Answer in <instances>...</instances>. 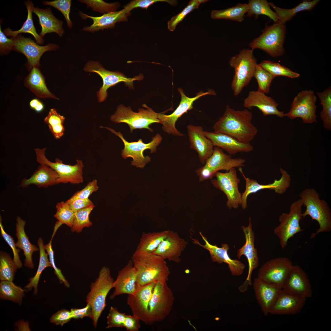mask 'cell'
I'll return each instance as SVG.
<instances>
[{"label": "cell", "mask_w": 331, "mask_h": 331, "mask_svg": "<svg viewBox=\"0 0 331 331\" xmlns=\"http://www.w3.org/2000/svg\"><path fill=\"white\" fill-rule=\"evenodd\" d=\"M252 118L253 114L248 110H235L227 105L213 128L215 132L229 135L242 143H250L257 132L252 123Z\"/></svg>", "instance_id": "6da1fadb"}, {"label": "cell", "mask_w": 331, "mask_h": 331, "mask_svg": "<svg viewBox=\"0 0 331 331\" xmlns=\"http://www.w3.org/2000/svg\"><path fill=\"white\" fill-rule=\"evenodd\" d=\"M131 260L136 271V283L144 285L168 280L169 269L165 260L160 256L135 250Z\"/></svg>", "instance_id": "7a4b0ae2"}, {"label": "cell", "mask_w": 331, "mask_h": 331, "mask_svg": "<svg viewBox=\"0 0 331 331\" xmlns=\"http://www.w3.org/2000/svg\"><path fill=\"white\" fill-rule=\"evenodd\" d=\"M303 204L306 207L302 217L310 216L312 220L318 223L319 228L317 231L312 234L310 238H312L321 232H329L331 231V211L327 203L320 200L319 195L313 188H306L299 194Z\"/></svg>", "instance_id": "3957f363"}, {"label": "cell", "mask_w": 331, "mask_h": 331, "mask_svg": "<svg viewBox=\"0 0 331 331\" xmlns=\"http://www.w3.org/2000/svg\"><path fill=\"white\" fill-rule=\"evenodd\" d=\"M253 51L251 49H243L230 59L229 64L234 71L231 86L235 96L239 94L253 77L257 63Z\"/></svg>", "instance_id": "277c9868"}, {"label": "cell", "mask_w": 331, "mask_h": 331, "mask_svg": "<svg viewBox=\"0 0 331 331\" xmlns=\"http://www.w3.org/2000/svg\"><path fill=\"white\" fill-rule=\"evenodd\" d=\"M114 281L109 269L104 266L101 269L98 278L91 284L90 291L87 296L86 302L91 307V319L95 328L106 306V298L109 292L113 288Z\"/></svg>", "instance_id": "5b68a950"}, {"label": "cell", "mask_w": 331, "mask_h": 331, "mask_svg": "<svg viewBox=\"0 0 331 331\" xmlns=\"http://www.w3.org/2000/svg\"><path fill=\"white\" fill-rule=\"evenodd\" d=\"M262 32L249 43L251 49H261L273 57L283 55L285 50L283 45L286 33L285 24L278 21L271 25H266Z\"/></svg>", "instance_id": "8992f818"}, {"label": "cell", "mask_w": 331, "mask_h": 331, "mask_svg": "<svg viewBox=\"0 0 331 331\" xmlns=\"http://www.w3.org/2000/svg\"><path fill=\"white\" fill-rule=\"evenodd\" d=\"M143 106L146 108H139L138 112H136L131 109L130 106L127 107L122 105H118L114 114L111 116L110 120L113 122L120 123H124L128 125L130 132L134 130L146 128L150 132L153 130L149 126L154 123H160L158 118L159 113L154 111L145 104Z\"/></svg>", "instance_id": "52a82bcc"}, {"label": "cell", "mask_w": 331, "mask_h": 331, "mask_svg": "<svg viewBox=\"0 0 331 331\" xmlns=\"http://www.w3.org/2000/svg\"><path fill=\"white\" fill-rule=\"evenodd\" d=\"M174 297L166 281L157 282L149 304L150 324L164 320L171 311Z\"/></svg>", "instance_id": "ba28073f"}, {"label": "cell", "mask_w": 331, "mask_h": 331, "mask_svg": "<svg viewBox=\"0 0 331 331\" xmlns=\"http://www.w3.org/2000/svg\"><path fill=\"white\" fill-rule=\"evenodd\" d=\"M102 127L106 128L121 139L124 145V148L122 150V157L125 159L128 157L132 158L133 161L131 162V164L137 167L143 168L147 163L151 161L150 157L143 155V151L149 149L150 150V153L155 152L157 147L162 140L161 135L157 134L152 138V141L148 143H144L141 139H139L137 142H129L124 139L121 132L116 131L111 127Z\"/></svg>", "instance_id": "9c48e42d"}, {"label": "cell", "mask_w": 331, "mask_h": 331, "mask_svg": "<svg viewBox=\"0 0 331 331\" xmlns=\"http://www.w3.org/2000/svg\"><path fill=\"white\" fill-rule=\"evenodd\" d=\"M46 148L35 149L37 162L40 164L49 166L57 172L59 175L57 184L70 183L79 184L83 182L84 166L81 160L77 159L76 163L74 165L65 164L59 158H56L55 162H53L46 158Z\"/></svg>", "instance_id": "30bf717a"}, {"label": "cell", "mask_w": 331, "mask_h": 331, "mask_svg": "<svg viewBox=\"0 0 331 331\" xmlns=\"http://www.w3.org/2000/svg\"><path fill=\"white\" fill-rule=\"evenodd\" d=\"M245 159L233 158L231 155L225 153L221 148L214 147L211 155L206 161L204 166L196 169L195 172L200 181L211 179L216 172L220 170L228 171L233 168L244 166Z\"/></svg>", "instance_id": "8fae6325"}, {"label": "cell", "mask_w": 331, "mask_h": 331, "mask_svg": "<svg viewBox=\"0 0 331 331\" xmlns=\"http://www.w3.org/2000/svg\"><path fill=\"white\" fill-rule=\"evenodd\" d=\"M303 202L301 199L292 203L288 213H283L279 217L280 224L274 230V233L279 238L282 249L287 246L288 240L297 233L303 231L299 225L302 219V207Z\"/></svg>", "instance_id": "7c38bea8"}, {"label": "cell", "mask_w": 331, "mask_h": 331, "mask_svg": "<svg viewBox=\"0 0 331 331\" xmlns=\"http://www.w3.org/2000/svg\"><path fill=\"white\" fill-rule=\"evenodd\" d=\"M84 69L85 71L97 74L102 79L103 86L97 92L98 100L100 102L104 101L107 97V90L109 88L119 82H123L126 85L132 89L133 87V81L141 80L143 78V75L141 74L132 78H127L120 72L112 71L106 69L100 62L95 61L87 62L85 65Z\"/></svg>", "instance_id": "4fadbf2b"}, {"label": "cell", "mask_w": 331, "mask_h": 331, "mask_svg": "<svg viewBox=\"0 0 331 331\" xmlns=\"http://www.w3.org/2000/svg\"><path fill=\"white\" fill-rule=\"evenodd\" d=\"M317 97L313 90H302L294 98L286 116L292 120L301 118L305 123H317Z\"/></svg>", "instance_id": "5bb4252c"}, {"label": "cell", "mask_w": 331, "mask_h": 331, "mask_svg": "<svg viewBox=\"0 0 331 331\" xmlns=\"http://www.w3.org/2000/svg\"><path fill=\"white\" fill-rule=\"evenodd\" d=\"M178 90L180 93L181 99L180 104L174 112L169 115H166L163 112L159 113L158 118L160 123L162 124V130L168 134L174 136H182L184 135L180 132L176 128L175 123L178 118L188 111L191 110L193 108V102L200 97L207 95H216L214 90L210 89L204 93L201 91L196 93V96L194 97H187L184 93L183 89L178 88Z\"/></svg>", "instance_id": "9a60e30c"}, {"label": "cell", "mask_w": 331, "mask_h": 331, "mask_svg": "<svg viewBox=\"0 0 331 331\" xmlns=\"http://www.w3.org/2000/svg\"><path fill=\"white\" fill-rule=\"evenodd\" d=\"M293 265L288 258L279 257L264 263L259 270L257 278L282 288Z\"/></svg>", "instance_id": "2e32d148"}, {"label": "cell", "mask_w": 331, "mask_h": 331, "mask_svg": "<svg viewBox=\"0 0 331 331\" xmlns=\"http://www.w3.org/2000/svg\"><path fill=\"white\" fill-rule=\"evenodd\" d=\"M214 177L215 178L211 180V183L226 195L228 200L227 206L230 209L238 208L242 203V194L238 190L240 180L235 168L225 173L218 172Z\"/></svg>", "instance_id": "e0dca14e"}, {"label": "cell", "mask_w": 331, "mask_h": 331, "mask_svg": "<svg viewBox=\"0 0 331 331\" xmlns=\"http://www.w3.org/2000/svg\"><path fill=\"white\" fill-rule=\"evenodd\" d=\"M157 282L144 285L136 283L134 293L128 295L127 304L133 315L146 324H149V304L154 287Z\"/></svg>", "instance_id": "ac0fdd59"}, {"label": "cell", "mask_w": 331, "mask_h": 331, "mask_svg": "<svg viewBox=\"0 0 331 331\" xmlns=\"http://www.w3.org/2000/svg\"><path fill=\"white\" fill-rule=\"evenodd\" d=\"M245 235V242L237 251V256L239 259L242 255L246 257L249 265L248 275L245 280L238 287L239 291L242 292L246 291L248 286L251 285V275L253 270L256 269L259 265V260L257 251L254 246V233L252 229L251 218L249 217V223L247 226H241Z\"/></svg>", "instance_id": "d6986e66"}, {"label": "cell", "mask_w": 331, "mask_h": 331, "mask_svg": "<svg viewBox=\"0 0 331 331\" xmlns=\"http://www.w3.org/2000/svg\"><path fill=\"white\" fill-rule=\"evenodd\" d=\"M199 234L204 241V245L201 244L199 241L191 238L193 244L200 245L209 252L211 259L214 262L218 264L224 263L227 264L231 274L234 276H238L243 273L245 268V265L241 261L232 259L229 257L228 251L230 248L227 244H223L221 247L210 244L207 238L201 232Z\"/></svg>", "instance_id": "ffe728a7"}, {"label": "cell", "mask_w": 331, "mask_h": 331, "mask_svg": "<svg viewBox=\"0 0 331 331\" xmlns=\"http://www.w3.org/2000/svg\"><path fill=\"white\" fill-rule=\"evenodd\" d=\"M11 37L14 42L13 50L23 54L31 67H38L40 65V59L45 52L55 50L59 48L58 45L54 44L40 46L30 38L25 37L20 34Z\"/></svg>", "instance_id": "44dd1931"}, {"label": "cell", "mask_w": 331, "mask_h": 331, "mask_svg": "<svg viewBox=\"0 0 331 331\" xmlns=\"http://www.w3.org/2000/svg\"><path fill=\"white\" fill-rule=\"evenodd\" d=\"M239 170L245 178L246 182L245 190L242 194L241 206L243 210L246 209L247 207V198L250 194L255 193L262 189H268L274 190L278 194H282L286 191L291 185L290 175L282 168L280 169L282 174L279 180L275 179L272 183L264 185L258 183L256 180L246 177L243 173L241 167L239 168Z\"/></svg>", "instance_id": "7402d4cb"}, {"label": "cell", "mask_w": 331, "mask_h": 331, "mask_svg": "<svg viewBox=\"0 0 331 331\" xmlns=\"http://www.w3.org/2000/svg\"><path fill=\"white\" fill-rule=\"evenodd\" d=\"M282 289L290 294L305 298H311L313 291L306 272L299 265H293Z\"/></svg>", "instance_id": "603a6c76"}, {"label": "cell", "mask_w": 331, "mask_h": 331, "mask_svg": "<svg viewBox=\"0 0 331 331\" xmlns=\"http://www.w3.org/2000/svg\"><path fill=\"white\" fill-rule=\"evenodd\" d=\"M187 244V242L181 238L177 232L169 230L167 237L152 253L178 263L181 261L180 256Z\"/></svg>", "instance_id": "cb8c5ba5"}, {"label": "cell", "mask_w": 331, "mask_h": 331, "mask_svg": "<svg viewBox=\"0 0 331 331\" xmlns=\"http://www.w3.org/2000/svg\"><path fill=\"white\" fill-rule=\"evenodd\" d=\"M243 105L250 109L253 107H257L264 116L273 115L280 118L286 116L284 112L278 110V104L272 98L258 90L249 91L244 99Z\"/></svg>", "instance_id": "d4e9b609"}, {"label": "cell", "mask_w": 331, "mask_h": 331, "mask_svg": "<svg viewBox=\"0 0 331 331\" xmlns=\"http://www.w3.org/2000/svg\"><path fill=\"white\" fill-rule=\"evenodd\" d=\"M80 17L83 19L90 18L93 21L90 26L83 28L82 30L91 33L99 30L113 29L116 23L127 21L130 13H127L124 9L119 11H115L103 14L100 16H92L79 11Z\"/></svg>", "instance_id": "484cf974"}, {"label": "cell", "mask_w": 331, "mask_h": 331, "mask_svg": "<svg viewBox=\"0 0 331 331\" xmlns=\"http://www.w3.org/2000/svg\"><path fill=\"white\" fill-rule=\"evenodd\" d=\"M187 129L190 147L197 153L200 162L204 165L213 154L214 146L211 141L204 135V131L201 126L189 124Z\"/></svg>", "instance_id": "4316f807"}, {"label": "cell", "mask_w": 331, "mask_h": 331, "mask_svg": "<svg viewBox=\"0 0 331 331\" xmlns=\"http://www.w3.org/2000/svg\"><path fill=\"white\" fill-rule=\"evenodd\" d=\"M306 298L287 293L282 289L270 309L272 314L293 315L300 312L306 304Z\"/></svg>", "instance_id": "83f0119b"}, {"label": "cell", "mask_w": 331, "mask_h": 331, "mask_svg": "<svg viewBox=\"0 0 331 331\" xmlns=\"http://www.w3.org/2000/svg\"><path fill=\"white\" fill-rule=\"evenodd\" d=\"M253 288L256 299L261 311L264 315H267L282 288L264 282L257 277L254 279Z\"/></svg>", "instance_id": "f1b7e54d"}, {"label": "cell", "mask_w": 331, "mask_h": 331, "mask_svg": "<svg viewBox=\"0 0 331 331\" xmlns=\"http://www.w3.org/2000/svg\"><path fill=\"white\" fill-rule=\"evenodd\" d=\"M204 135L212 142L213 146L226 151L230 155L238 153L250 152L253 150L250 143H245L237 140L227 134L215 132L204 131Z\"/></svg>", "instance_id": "f546056e"}, {"label": "cell", "mask_w": 331, "mask_h": 331, "mask_svg": "<svg viewBox=\"0 0 331 331\" xmlns=\"http://www.w3.org/2000/svg\"><path fill=\"white\" fill-rule=\"evenodd\" d=\"M136 272L131 260L119 272L113 284L115 290L110 296L113 299L116 296L123 294H133L136 289Z\"/></svg>", "instance_id": "4dcf8cb0"}, {"label": "cell", "mask_w": 331, "mask_h": 331, "mask_svg": "<svg viewBox=\"0 0 331 331\" xmlns=\"http://www.w3.org/2000/svg\"><path fill=\"white\" fill-rule=\"evenodd\" d=\"M58 178V173L53 169L47 165L40 164L29 178L22 180L20 186L25 188L33 184L38 187H48L57 184Z\"/></svg>", "instance_id": "1f68e13d"}, {"label": "cell", "mask_w": 331, "mask_h": 331, "mask_svg": "<svg viewBox=\"0 0 331 331\" xmlns=\"http://www.w3.org/2000/svg\"><path fill=\"white\" fill-rule=\"evenodd\" d=\"M32 12L39 18L41 31L39 35L42 37L47 33L55 32L59 36H62L64 33L62 21L58 19L52 13L50 8L41 9L34 7Z\"/></svg>", "instance_id": "d6a6232c"}, {"label": "cell", "mask_w": 331, "mask_h": 331, "mask_svg": "<svg viewBox=\"0 0 331 331\" xmlns=\"http://www.w3.org/2000/svg\"><path fill=\"white\" fill-rule=\"evenodd\" d=\"M25 221L18 216L16 223V235L17 241L16 245L17 247L23 251L25 257V265L30 268H33L34 266L32 259V254L34 252L37 251L39 249L30 242L25 231Z\"/></svg>", "instance_id": "836d02e7"}, {"label": "cell", "mask_w": 331, "mask_h": 331, "mask_svg": "<svg viewBox=\"0 0 331 331\" xmlns=\"http://www.w3.org/2000/svg\"><path fill=\"white\" fill-rule=\"evenodd\" d=\"M25 82L28 87L39 97L58 99L48 89L44 78L38 67H32Z\"/></svg>", "instance_id": "e575fe53"}, {"label": "cell", "mask_w": 331, "mask_h": 331, "mask_svg": "<svg viewBox=\"0 0 331 331\" xmlns=\"http://www.w3.org/2000/svg\"><path fill=\"white\" fill-rule=\"evenodd\" d=\"M169 230L158 232H143L136 251L152 253L167 237Z\"/></svg>", "instance_id": "d590c367"}, {"label": "cell", "mask_w": 331, "mask_h": 331, "mask_svg": "<svg viewBox=\"0 0 331 331\" xmlns=\"http://www.w3.org/2000/svg\"><path fill=\"white\" fill-rule=\"evenodd\" d=\"M319 0L304 1L294 8L290 9H283L278 7L271 2H269L270 7L275 11L279 21L285 24L290 20L297 13L303 11L312 10L319 2Z\"/></svg>", "instance_id": "8d00e7d4"}, {"label": "cell", "mask_w": 331, "mask_h": 331, "mask_svg": "<svg viewBox=\"0 0 331 331\" xmlns=\"http://www.w3.org/2000/svg\"><path fill=\"white\" fill-rule=\"evenodd\" d=\"M25 5L27 10L28 15L26 20L21 29L17 31H13L8 28L4 29V33L6 35L11 37H16L22 33H29L34 36L38 44H42L44 40L43 37L37 33L32 20V13L34 8L33 4L31 1L28 0L25 2Z\"/></svg>", "instance_id": "74e56055"}, {"label": "cell", "mask_w": 331, "mask_h": 331, "mask_svg": "<svg viewBox=\"0 0 331 331\" xmlns=\"http://www.w3.org/2000/svg\"><path fill=\"white\" fill-rule=\"evenodd\" d=\"M248 9V4L238 3L234 6L226 9L213 10L210 16L214 19H223L241 22L244 20L245 15Z\"/></svg>", "instance_id": "f35d334b"}, {"label": "cell", "mask_w": 331, "mask_h": 331, "mask_svg": "<svg viewBox=\"0 0 331 331\" xmlns=\"http://www.w3.org/2000/svg\"><path fill=\"white\" fill-rule=\"evenodd\" d=\"M38 245L40 252V259L38 268L35 276L30 279L29 282L25 287V288L29 289H32L33 287L34 289V294L35 295H36L37 293L38 285L42 272L46 268L51 267L48 259V254L45 251L43 241L40 237L38 238Z\"/></svg>", "instance_id": "ab89813d"}, {"label": "cell", "mask_w": 331, "mask_h": 331, "mask_svg": "<svg viewBox=\"0 0 331 331\" xmlns=\"http://www.w3.org/2000/svg\"><path fill=\"white\" fill-rule=\"evenodd\" d=\"M248 4V9L246 16L251 17L254 16L257 18L259 15H263L268 17L274 23L278 21L276 13L271 9L269 2L267 0H249Z\"/></svg>", "instance_id": "60d3db41"}, {"label": "cell", "mask_w": 331, "mask_h": 331, "mask_svg": "<svg viewBox=\"0 0 331 331\" xmlns=\"http://www.w3.org/2000/svg\"><path fill=\"white\" fill-rule=\"evenodd\" d=\"M1 281L0 283V297L3 299L13 301L20 305L24 296V290L12 282Z\"/></svg>", "instance_id": "b9f144b4"}, {"label": "cell", "mask_w": 331, "mask_h": 331, "mask_svg": "<svg viewBox=\"0 0 331 331\" xmlns=\"http://www.w3.org/2000/svg\"><path fill=\"white\" fill-rule=\"evenodd\" d=\"M317 95L319 98L322 106V109L320 113L324 127L326 129L331 130V87L324 89L322 92H317Z\"/></svg>", "instance_id": "7bdbcfd3"}, {"label": "cell", "mask_w": 331, "mask_h": 331, "mask_svg": "<svg viewBox=\"0 0 331 331\" xmlns=\"http://www.w3.org/2000/svg\"><path fill=\"white\" fill-rule=\"evenodd\" d=\"M65 117L60 115L56 110L50 109L48 115L45 118L44 121L48 126L49 130L56 139L60 138L63 135L65 129L63 124Z\"/></svg>", "instance_id": "ee69618b"}, {"label": "cell", "mask_w": 331, "mask_h": 331, "mask_svg": "<svg viewBox=\"0 0 331 331\" xmlns=\"http://www.w3.org/2000/svg\"><path fill=\"white\" fill-rule=\"evenodd\" d=\"M17 265L7 253L1 251L0 279L1 281H13L17 268Z\"/></svg>", "instance_id": "f6af8a7d"}, {"label": "cell", "mask_w": 331, "mask_h": 331, "mask_svg": "<svg viewBox=\"0 0 331 331\" xmlns=\"http://www.w3.org/2000/svg\"><path fill=\"white\" fill-rule=\"evenodd\" d=\"M260 66L276 77L284 76L291 78H297L300 75L280 63L269 60H263L259 63Z\"/></svg>", "instance_id": "bcb514c9"}, {"label": "cell", "mask_w": 331, "mask_h": 331, "mask_svg": "<svg viewBox=\"0 0 331 331\" xmlns=\"http://www.w3.org/2000/svg\"><path fill=\"white\" fill-rule=\"evenodd\" d=\"M94 207L93 205L75 212L73 223L71 227L72 232L79 233L84 228L88 227L92 225V223L89 219V215Z\"/></svg>", "instance_id": "7dc6e473"}, {"label": "cell", "mask_w": 331, "mask_h": 331, "mask_svg": "<svg viewBox=\"0 0 331 331\" xmlns=\"http://www.w3.org/2000/svg\"><path fill=\"white\" fill-rule=\"evenodd\" d=\"M253 77L257 82V90L265 94L269 93L272 82L276 76L257 64Z\"/></svg>", "instance_id": "c3c4849f"}, {"label": "cell", "mask_w": 331, "mask_h": 331, "mask_svg": "<svg viewBox=\"0 0 331 331\" xmlns=\"http://www.w3.org/2000/svg\"><path fill=\"white\" fill-rule=\"evenodd\" d=\"M56 212L54 217L61 224H65L71 227L74 218L75 212L66 202L61 201L56 205Z\"/></svg>", "instance_id": "681fc988"}, {"label": "cell", "mask_w": 331, "mask_h": 331, "mask_svg": "<svg viewBox=\"0 0 331 331\" xmlns=\"http://www.w3.org/2000/svg\"><path fill=\"white\" fill-rule=\"evenodd\" d=\"M78 1L86 4L87 8H91L93 11L103 14L117 11L120 5L118 2L108 3L101 0H79Z\"/></svg>", "instance_id": "f907efd6"}, {"label": "cell", "mask_w": 331, "mask_h": 331, "mask_svg": "<svg viewBox=\"0 0 331 331\" xmlns=\"http://www.w3.org/2000/svg\"><path fill=\"white\" fill-rule=\"evenodd\" d=\"M208 1L207 0H191L187 6L180 13L173 17L167 22V28L171 31H173L177 24L182 21L185 17L194 10L197 9L201 3Z\"/></svg>", "instance_id": "816d5d0a"}, {"label": "cell", "mask_w": 331, "mask_h": 331, "mask_svg": "<svg viewBox=\"0 0 331 331\" xmlns=\"http://www.w3.org/2000/svg\"><path fill=\"white\" fill-rule=\"evenodd\" d=\"M72 1L71 0H55L52 1H43L45 5H50L59 10L63 15L69 29H71L73 23L70 17Z\"/></svg>", "instance_id": "f5cc1de1"}, {"label": "cell", "mask_w": 331, "mask_h": 331, "mask_svg": "<svg viewBox=\"0 0 331 331\" xmlns=\"http://www.w3.org/2000/svg\"><path fill=\"white\" fill-rule=\"evenodd\" d=\"M127 316L125 313L119 312L116 308L111 306L109 313L107 317L106 328H124Z\"/></svg>", "instance_id": "db71d44e"}, {"label": "cell", "mask_w": 331, "mask_h": 331, "mask_svg": "<svg viewBox=\"0 0 331 331\" xmlns=\"http://www.w3.org/2000/svg\"><path fill=\"white\" fill-rule=\"evenodd\" d=\"M158 2H166L172 5L177 3L176 0H134L131 1L124 6V9L128 13L135 8H141L147 10L148 7L155 3Z\"/></svg>", "instance_id": "11a10c76"}, {"label": "cell", "mask_w": 331, "mask_h": 331, "mask_svg": "<svg viewBox=\"0 0 331 331\" xmlns=\"http://www.w3.org/2000/svg\"><path fill=\"white\" fill-rule=\"evenodd\" d=\"M0 218V227L2 236L12 249L13 253V261L18 268L22 267V263L20 259L19 253L20 250L17 248L16 244L11 236L8 234L4 230Z\"/></svg>", "instance_id": "9f6ffc18"}, {"label": "cell", "mask_w": 331, "mask_h": 331, "mask_svg": "<svg viewBox=\"0 0 331 331\" xmlns=\"http://www.w3.org/2000/svg\"><path fill=\"white\" fill-rule=\"evenodd\" d=\"M51 239L48 244L44 245L45 249L49 256V261L51 267L54 269L55 274L59 279L60 283H63L66 287H70L69 283L63 276L61 270L58 268L55 265L54 259V251L51 246Z\"/></svg>", "instance_id": "6f0895ef"}, {"label": "cell", "mask_w": 331, "mask_h": 331, "mask_svg": "<svg viewBox=\"0 0 331 331\" xmlns=\"http://www.w3.org/2000/svg\"><path fill=\"white\" fill-rule=\"evenodd\" d=\"M98 189L97 180H93L89 182L84 188L76 192L69 200H72L77 199H88L93 193L97 191Z\"/></svg>", "instance_id": "680465c9"}, {"label": "cell", "mask_w": 331, "mask_h": 331, "mask_svg": "<svg viewBox=\"0 0 331 331\" xmlns=\"http://www.w3.org/2000/svg\"><path fill=\"white\" fill-rule=\"evenodd\" d=\"M72 318L70 311L63 309L54 314L50 318V322L57 325L63 326Z\"/></svg>", "instance_id": "91938a15"}, {"label": "cell", "mask_w": 331, "mask_h": 331, "mask_svg": "<svg viewBox=\"0 0 331 331\" xmlns=\"http://www.w3.org/2000/svg\"><path fill=\"white\" fill-rule=\"evenodd\" d=\"M65 202L69 204L70 208L75 212L78 210L94 205L93 202L89 198L77 199L72 200L68 199Z\"/></svg>", "instance_id": "94428289"}, {"label": "cell", "mask_w": 331, "mask_h": 331, "mask_svg": "<svg viewBox=\"0 0 331 331\" xmlns=\"http://www.w3.org/2000/svg\"><path fill=\"white\" fill-rule=\"evenodd\" d=\"M72 318L78 319L85 317L92 318V311L90 305L87 303L86 306L82 308H72L70 310Z\"/></svg>", "instance_id": "6125c7cd"}, {"label": "cell", "mask_w": 331, "mask_h": 331, "mask_svg": "<svg viewBox=\"0 0 331 331\" xmlns=\"http://www.w3.org/2000/svg\"><path fill=\"white\" fill-rule=\"evenodd\" d=\"M13 40L12 37L7 38L1 30L0 26V50L1 53H4L13 49Z\"/></svg>", "instance_id": "be15d7a7"}, {"label": "cell", "mask_w": 331, "mask_h": 331, "mask_svg": "<svg viewBox=\"0 0 331 331\" xmlns=\"http://www.w3.org/2000/svg\"><path fill=\"white\" fill-rule=\"evenodd\" d=\"M140 321L133 315H127L124 328L128 331H138L141 327Z\"/></svg>", "instance_id": "e7e4bbea"}, {"label": "cell", "mask_w": 331, "mask_h": 331, "mask_svg": "<svg viewBox=\"0 0 331 331\" xmlns=\"http://www.w3.org/2000/svg\"><path fill=\"white\" fill-rule=\"evenodd\" d=\"M29 106L31 108L37 112H41L44 108L43 103L36 98L33 99L30 101Z\"/></svg>", "instance_id": "03108f58"}, {"label": "cell", "mask_w": 331, "mask_h": 331, "mask_svg": "<svg viewBox=\"0 0 331 331\" xmlns=\"http://www.w3.org/2000/svg\"><path fill=\"white\" fill-rule=\"evenodd\" d=\"M16 325L19 329H18L20 331H30V329L29 327V323L28 322H24L23 320H20L18 322L16 323Z\"/></svg>", "instance_id": "003e7915"}]
</instances>
